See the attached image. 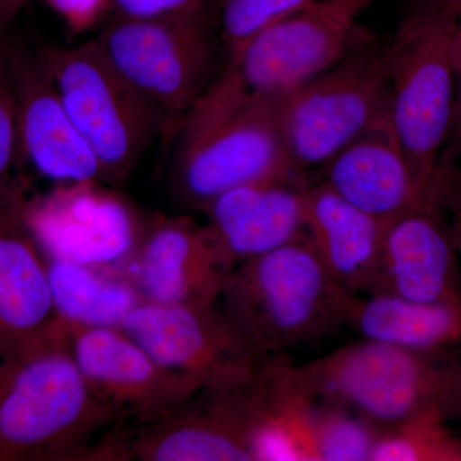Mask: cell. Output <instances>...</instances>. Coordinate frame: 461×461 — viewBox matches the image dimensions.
Returning a JSON list of instances; mask_svg holds the SVG:
<instances>
[{
  "mask_svg": "<svg viewBox=\"0 0 461 461\" xmlns=\"http://www.w3.org/2000/svg\"><path fill=\"white\" fill-rule=\"evenodd\" d=\"M282 96L251 90L227 66L176 126V190L200 209L218 195L275 178L300 177L281 127Z\"/></svg>",
  "mask_w": 461,
  "mask_h": 461,
  "instance_id": "cell-1",
  "label": "cell"
},
{
  "mask_svg": "<svg viewBox=\"0 0 461 461\" xmlns=\"http://www.w3.org/2000/svg\"><path fill=\"white\" fill-rule=\"evenodd\" d=\"M355 297L327 271L305 233L233 267L218 305L253 353L267 357L346 326Z\"/></svg>",
  "mask_w": 461,
  "mask_h": 461,
  "instance_id": "cell-2",
  "label": "cell"
},
{
  "mask_svg": "<svg viewBox=\"0 0 461 461\" xmlns=\"http://www.w3.org/2000/svg\"><path fill=\"white\" fill-rule=\"evenodd\" d=\"M115 423L67 339L14 364L0 395V461H83Z\"/></svg>",
  "mask_w": 461,
  "mask_h": 461,
  "instance_id": "cell-3",
  "label": "cell"
},
{
  "mask_svg": "<svg viewBox=\"0 0 461 461\" xmlns=\"http://www.w3.org/2000/svg\"><path fill=\"white\" fill-rule=\"evenodd\" d=\"M441 354L362 339L297 368L318 400L386 429L429 409L461 412V363Z\"/></svg>",
  "mask_w": 461,
  "mask_h": 461,
  "instance_id": "cell-4",
  "label": "cell"
},
{
  "mask_svg": "<svg viewBox=\"0 0 461 461\" xmlns=\"http://www.w3.org/2000/svg\"><path fill=\"white\" fill-rule=\"evenodd\" d=\"M393 38H368L326 71L282 96L281 127L295 171L324 166L391 120Z\"/></svg>",
  "mask_w": 461,
  "mask_h": 461,
  "instance_id": "cell-5",
  "label": "cell"
},
{
  "mask_svg": "<svg viewBox=\"0 0 461 461\" xmlns=\"http://www.w3.org/2000/svg\"><path fill=\"white\" fill-rule=\"evenodd\" d=\"M456 26L447 12L417 0L393 36L391 122L420 199L453 122Z\"/></svg>",
  "mask_w": 461,
  "mask_h": 461,
  "instance_id": "cell-6",
  "label": "cell"
},
{
  "mask_svg": "<svg viewBox=\"0 0 461 461\" xmlns=\"http://www.w3.org/2000/svg\"><path fill=\"white\" fill-rule=\"evenodd\" d=\"M63 105L102 167L103 182L121 184L168 121L105 57L98 39L38 54Z\"/></svg>",
  "mask_w": 461,
  "mask_h": 461,
  "instance_id": "cell-7",
  "label": "cell"
},
{
  "mask_svg": "<svg viewBox=\"0 0 461 461\" xmlns=\"http://www.w3.org/2000/svg\"><path fill=\"white\" fill-rule=\"evenodd\" d=\"M260 362L247 375L206 384L156 420L114 424L83 461H254Z\"/></svg>",
  "mask_w": 461,
  "mask_h": 461,
  "instance_id": "cell-8",
  "label": "cell"
},
{
  "mask_svg": "<svg viewBox=\"0 0 461 461\" xmlns=\"http://www.w3.org/2000/svg\"><path fill=\"white\" fill-rule=\"evenodd\" d=\"M96 39L114 68L166 115L169 133L213 81L209 9L142 20L118 17Z\"/></svg>",
  "mask_w": 461,
  "mask_h": 461,
  "instance_id": "cell-9",
  "label": "cell"
},
{
  "mask_svg": "<svg viewBox=\"0 0 461 461\" xmlns=\"http://www.w3.org/2000/svg\"><path fill=\"white\" fill-rule=\"evenodd\" d=\"M103 184H62L26 199L21 218L45 257L103 269L132 259L147 222Z\"/></svg>",
  "mask_w": 461,
  "mask_h": 461,
  "instance_id": "cell-10",
  "label": "cell"
},
{
  "mask_svg": "<svg viewBox=\"0 0 461 461\" xmlns=\"http://www.w3.org/2000/svg\"><path fill=\"white\" fill-rule=\"evenodd\" d=\"M379 0H313L267 30L233 67L258 93L284 96L371 38L360 17Z\"/></svg>",
  "mask_w": 461,
  "mask_h": 461,
  "instance_id": "cell-11",
  "label": "cell"
},
{
  "mask_svg": "<svg viewBox=\"0 0 461 461\" xmlns=\"http://www.w3.org/2000/svg\"><path fill=\"white\" fill-rule=\"evenodd\" d=\"M66 326L78 368L117 423L156 420L204 387L199 379L160 366L121 329Z\"/></svg>",
  "mask_w": 461,
  "mask_h": 461,
  "instance_id": "cell-12",
  "label": "cell"
},
{
  "mask_svg": "<svg viewBox=\"0 0 461 461\" xmlns=\"http://www.w3.org/2000/svg\"><path fill=\"white\" fill-rule=\"evenodd\" d=\"M121 330L165 368L206 384L248 375L257 357L220 305L159 304L142 300Z\"/></svg>",
  "mask_w": 461,
  "mask_h": 461,
  "instance_id": "cell-13",
  "label": "cell"
},
{
  "mask_svg": "<svg viewBox=\"0 0 461 461\" xmlns=\"http://www.w3.org/2000/svg\"><path fill=\"white\" fill-rule=\"evenodd\" d=\"M132 259L142 297L159 304L217 305L232 269L208 226L189 217L147 222Z\"/></svg>",
  "mask_w": 461,
  "mask_h": 461,
  "instance_id": "cell-14",
  "label": "cell"
},
{
  "mask_svg": "<svg viewBox=\"0 0 461 461\" xmlns=\"http://www.w3.org/2000/svg\"><path fill=\"white\" fill-rule=\"evenodd\" d=\"M67 339L51 297L47 257L20 212H0V357L21 362Z\"/></svg>",
  "mask_w": 461,
  "mask_h": 461,
  "instance_id": "cell-15",
  "label": "cell"
},
{
  "mask_svg": "<svg viewBox=\"0 0 461 461\" xmlns=\"http://www.w3.org/2000/svg\"><path fill=\"white\" fill-rule=\"evenodd\" d=\"M23 158L58 185L102 181V167L68 114L38 54L8 50Z\"/></svg>",
  "mask_w": 461,
  "mask_h": 461,
  "instance_id": "cell-16",
  "label": "cell"
},
{
  "mask_svg": "<svg viewBox=\"0 0 461 461\" xmlns=\"http://www.w3.org/2000/svg\"><path fill=\"white\" fill-rule=\"evenodd\" d=\"M437 208L429 187L414 208L387 224L378 293L420 303L461 299L457 250Z\"/></svg>",
  "mask_w": 461,
  "mask_h": 461,
  "instance_id": "cell-17",
  "label": "cell"
},
{
  "mask_svg": "<svg viewBox=\"0 0 461 461\" xmlns=\"http://www.w3.org/2000/svg\"><path fill=\"white\" fill-rule=\"evenodd\" d=\"M302 178L242 185L204 206L209 230L236 267L305 235Z\"/></svg>",
  "mask_w": 461,
  "mask_h": 461,
  "instance_id": "cell-18",
  "label": "cell"
},
{
  "mask_svg": "<svg viewBox=\"0 0 461 461\" xmlns=\"http://www.w3.org/2000/svg\"><path fill=\"white\" fill-rule=\"evenodd\" d=\"M305 233L321 263L353 295L378 293L386 224L346 202L326 182L304 190Z\"/></svg>",
  "mask_w": 461,
  "mask_h": 461,
  "instance_id": "cell-19",
  "label": "cell"
},
{
  "mask_svg": "<svg viewBox=\"0 0 461 461\" xmlns=\"http://www.w3.org/2000/svg\"><path fill=\"white\" fill-rule=\"evenodd\" d=\"M323 167L330 189L386 226L421 200L391 120L355 139Z\"/></svg>",
  "mask_w": 461,
  "mask_h": 461,
  "instance_id": "cell-20",
  "label": "cell"
},
{
  "mask_svg": "<svg viewBox=\"0 0 461 461\" xmlns=\"http://www.w3.org/2000/svg\"><path fill=\"white\" fill-rule=\"evenodd\" d=\"M317 403L288 355L263 357L251 433L254 461H317Z\"/></svg>",
  "mask_w": 461,
  "mask_h": 461,
  "instance_id": "cell-21",
  "label": "cell"
},
{
  "mask_svg": "<svg viewBox=\"0 0 461 461\" xmlns=\"http://www.w3.org/2000/svg\"><path fill=\"white\" fill-rule=\"evenodd\" d=\"M346 326L360 338L417 351L459 344L461 299L420 303L391 293L355 297Z\"/></svg>",
  "mask_w": 461,
  "mask_h": 461,
  "instance_id": "cell-22",
  "label": "cell"
},
{
  "mask_svg": "<svg viewBox=\"0 0 461 461\" xmlns=\"http://www.w3.org/2000/svg\"><path fill=\"white\" fill-rule=\"evenodd\" d=\"M51 297L63 323L121 329L144 297L135 282L103 268L47 258Z\"/></svg>",
  "mask_w": 461,
  "mask_h": 461,
  "instance_id": "cell-23",
  "label": "cell"
},
{
  "mask_svg": "<svg viewBox=\"0 0 461 461\" xmlns=\"http://www.w3.org/2000/svg\"><path fill=\"white\" fill-rule=\"evenodd\" d=\"M450 418L429 409L382 429L372 461H461V438L448 429Z\"/></svg>",
  "mask_w": 461,
  "mask_h": 461,
  "instance_id": "cell-24",
  "label": "cell"
},
{
  "mask_svg": "<svg viewBox=\"0 0 461 461\" xmlns=\"http://www.w3.org/2000/svg\"><path fill=\"white\" fill-rule=\"evenodd\" d=\"M381 430L342 403L318 400L314 417L317 461H372Z\"/></svg>",
  "mask_w": 461,
  "mask_h": 461,
  "instance_id": "cell-25",
  "label": "cell"
},
{
  "mask_svg": "<svg viewBox=\"0 0 461 461\" xmlns=\"http://www.w3.org/2000/svg\"><path fill=\"white\" fill-rule=\"evenodd\" d=\"M313 0H217L220 38L229 65L258 36L293 16Z\"/></svg>",
  "mask_w": 461,
  "mask_h": 461,
  "instance_id": "cell-26",
  "label": "cell"
},
{
  "mask_svg": "<svg viewBox=\"0 0 461 461\" xmlns=\"http://www.w3.org/2000/svg\"><path fill=\"white\" fill-rule=\"evenodd\" d=\"M23 159L8 50L0 48V212H20L27 199L18 176Z\"/></svg>",
  "mask_w": 461,
  "mask_h": 461,
  "instance_id": "cell-27",
  "label": "cell"
},
{
  "mask_svg": "<svg viewBox=\"0 0 461 461\" xmlns=\"http://www.w3.org/2000/svg\"><path fill=\"white\" fill-rule=\"evenodd\" d=\"M44 3L62 18L72 35L90 32L113 11L112 0H44Z\"/></svg>",
  "mask_w": 461,
  "mask_h": 461,
  "instance_id": "cell-28",
  "label": "cell"
},
{
  "mask_svg": "<svg viewBox=\"0 0 461 461\" xmlns=\"http://www.w3.org/2000/svg\"><path fill=\"white\" fill-rule=\"evenodd\" d=\"M112 5L118 17L136 20L208 11V0H112Z\"/></svg>",
  "mask_w": 461,
  "mask_h": 461,
  "instance_id": "cell-29",
  "label": "cell"
},
{
  "mask_svg": "<svg viewBox=\"0 0 461 461\" xmlns=\"http://www.w3.org/2000/svg\"><path fill=\"white\" fill-rule=\"evenodd\" d=\"M430 186L439 204L450 212L451 239L461 254V173L455 171L453 166L438 163Z\"/></svg>",
  "mask_w": 461,
  "mask_h": 461,
  "instance_id": "cell-30",
  "label": "cell"
},
{
  "mask_svg": "<svg viewBox=\"0 0 461 461\" xmlns=\"http://www.w3.org/2000/svg\"><path fill=\"white\" fill-rule=\"evenodd\" d=\"M32 0H0V29L11 23Z\"/></svg>",
  "mask_w": 461,
  "mask_h": 461,
  "instance_id": "cell-31",
  "label": "cell"
},
{
  "mask_svg": "<svg viewBox=\"0 0 461 461\" xmlns=\"http://www.w3.org/2000/svg\"><path fill=\"white\" fill-rule=\"evenodd\" d=\"M420 2L429 3L435 7L441 8L461 23V0H420Z\"/></svg>",
  "mask_w": 461,
  "mask_h": 461,
  "instance_id": "cell-32",
  "label": "cell"
},
{
  "mask_svg": "<svg viewBox=\"0 0 461 461\" xmlns=\"http://www.w3.org/2000/svg\"><path fill=\"white\" fill-rule=\"evenodd\" d=\"M455 71L461 72V23L457 21L456 32L454 38Z\"/></svg>",
  "mask_w": 461,
  "mask_h": 461,
  "instance_id": "cell-33",
  "label": "cell"
},
{
  "mask_svg": "<svg viewBox=\"0 0 461 461\" xmlns=\"http://www.w3.org/2000/svg\"><path fill=\"white\" fill-rule=\"evenodd\" d=\"M14 364L16 363L7 362V360H3L0 357V395H2L5 384H7L9 375L14 371Z\"/></svg>",
  "mask_w": 461,
  "mask_h": 461,
  "instance_id": "cell-34",
  "label": "cell"
},
{
  "mask_svg": "<svg viewBox=\"0 0 461 461\" xmlns=\"http://www.w3.org/2000/svg\"><path fill=\"white\" fill-rule=\"evenodd\" d=\"M456 77H459V87H457L456 102H455V109L461 112V72H457Z\"/></svg>",
  "mask_w": 461,
  "mask_h": 461,
  "instance_id": "cell-35",
  "label": "cell"
},
{
  "mask_svg": "<svg viewBox=\"0 0 461 461\" xmlns=\"http://www.w3.org/2000/svg\"><path fill=\"white\" fill-rule=\"evenodd\" d=\"M459 342H460V344H461V335H460V339H459Z\"/></svg>",
  "mask_w": 461,
  "mask_h": 461,
  "instance_id": "cell-36",
  "label": "cell"
}]
</instances>
